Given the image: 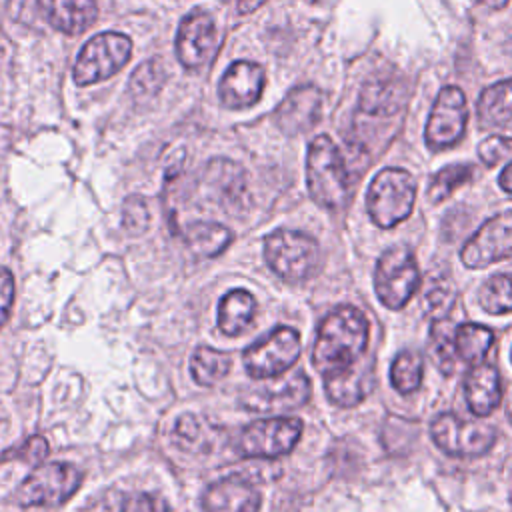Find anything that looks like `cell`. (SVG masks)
I'll return each mask as SVG.
<instances>
[{"label":"cell","instance_id":"obj_1","mask_svg":"<svg viewBox=\"0 0 512 512\" xmlns=\"http://www.w3.org/2000/svg\"><path fill=\"white\" fill-rule=\"evenodd\" d=\"M368 344V322L352 306H338L320 324L312 348L314 368L322 374H334L362 358Z\"/></svg>","mask_w":512,"mask_h":512},{"label":"cell","instance_id":"obj_2","mask_svg":"<svg viewBox=\"0 0 512 512\" xmlns=\"http://www.w3.org/2000/svg\"><path fill=\"white\" fill-rule=\"evenodd\" d=\"M306 184L312 200L322 208L336 210L348 200V166L326 134L316 136L308 146Z\"/></svg>","mask_w":512,"mask_h":512},{"label":"cell","instance_id":"obj_3","mask_svg":"<svg viewBox=\"0 0 512 512\" xmlns=\"http://www.w3.org/2000/svg\"><path fill=\"white\" fill-rule=\"evenodd\" d=\"M414 200L416 182L412 174L402 168H384L368 186L366 208L376 226L392 228L410 216Z\"/></svg>","mask_w":512,"mask_h":512},{"label":"cell","instance_id":"obj_4","mask_svg":"<svg viewBox=\"0 0 512 512\" xmlns=\"http://www.w3.org/2000/svg\"><path fill=\"white\" fill-rule=\"evenodd\" d=\"M264 258L272 272L288 282L310 278L320 262L318 242L296 230H274L264 238Z\"/></svg>","mask_w":512,"mask_h":512},{"label":"cell","instance_id":"obj_5","mask_svg":"<svg viewBox=\"0 0 512 512\" xmlns=\"http://www.w3.org/2000/svg\"><path fill=\"white\" fill-rule=\"evenodd\" d=\"M132 54V40L120 32L92 36L76 56L72 76L76 84H94L114 76Z\"/></svg>","mask_w":512,"mask_h":512},{"label":"cell","instance_id":"obj_6","mask_svg":"<svg viewBox=\"0 0 512 512\" xmlns=\"http://www.w3.org/2000/svg\"><path fill=\"white\" fill-rule=\"evenodd\" d=\"M310 398V380L304 372H292L286 376H272L262 378L256 384L242 390L238 402L244 410L260 412V414H274V412H288Z\"/></svg>","mask_w":512,"mask_h":512},{"label":"cell","instance_id":"obj_7","mask_svg":"<svg viewBox=\"0 0 512 512\" xmlns=\"http://www.w3.org/2000/svg\"><path fill=\"white\" fill-rule=\"evenodd\" d=\"M420 282L414 254L404 246L386 250L374 270V288L380 302L390 310H400L416 292Z\"/></svg>","mask_w":512,"mask_h":512},{"label":"cell","instance_id":"obj_8","mask_svg":"<svg viewBox=\"0 0 512 512\" xmlns=\"http://www.w3.org/2000/svg\"><path fill=\"white\" fill-rule=\"evenodd\" d=\"M82 484V472L68 462H50L34 468L18 486L22 506H54L70 500Z\"/></svg>","mask_w":512,"mask_h":512},{"label":"cell","instance_id":"obj_9","mask_svg":"<svg viewBox=\"0 0 512 512\" xmlns=\"http://www.w3.org/2000/svg\"><path fill=\"white\" fill-rule=\"evenodd\" d=\"M300 350V334L280 326L244 352V368L254 380L280 376L298 360Z\"/></svg>","mask_w":512,"mask_h":512},{"label":"cell","instance_id":"obj_10","mask_svg":"<svg viewBox=\"0 0 512 512\" xmlns=\"http://www.w3.org/2000/svg\"><path fill=\"white\" fill-rule=\"evenodd\" d=\"M430 434L436 446L450 456H480L488 452L496 440L492 426L460 418L452 412L436 416Z\"/></svg>","mask_w":512,"mask_h":512},{"label":"cell","instance_id":"obj_11","mask_svg":"<svg viewBox=\"0 0 512 512\" xmlns=\"http://www.w3.org/2000/svg\"><path fill=\"white\" fill-rule=\"evenodd\" d=\"M302 434V422L290 416H274L248 424L240 438L238 450L248 458H278L288 454Z\"/></svg>","mask_w":512,"mask_h":512},{"label":"cell","instance_id":"obj_12","mask_svg":"<svg viewBox=\"0 0 512 512\" xmlns=\"http://www.w3.org/2000/svg\"><path fill=\"white\" fill-rule=\"evenodd\" d=\"M468 120L466 98L460 88L446 86L436 96L432 112L426 122V144L434 150H442L452 146L464 134V126Z\"/></svg>","mask_w":512,"mask_h":512},{"label":"cell","instance_id":"obj_13","mask_svg":"<svg viewBox=\"0 0 512 512\" xmlns=\"http://www.w3.org/2000/svg\"><path fill=\"white\" fill-rule=\"evenodd\" d=\"M512 254V212H502L486 220L464 244L462 262L468 268H486Z\"/></svg>","mask_w":512,"mask_h":512},{"label":"cell","instance_id":"obj_14","mask_svg":"<svg viewBox=\"0 0 512 512\" xmlns=\"http://www.w3.org/2000/svg\"><path fill=\"white\" fill-rule=\"evenodd\" d=\"M216 24L204 10H194L178 26L176 56L188 70L208 64L216 52Z\"/></svg>","mask_w":512,"mask_h":512},{"label":"cell","instance_id":"obj_15","mask_svg":"<svg viewBox=\"0 0 512 512\" xmlns=\"http://www.w3.org/2000/svg\"><path fill=\"white\" fill-rule=\"evenodd\" d=\"M262 66L246 60H238L226 68L218 84V96L222 106L242 110L254 106L264 90Z\"/></svg>","mask_w":512,"mask_h":512},{"label":"cell","instance_id":"obj_16","mask_svg":"<svg viewBox=\"0 0 512 512\" xmlns=\"http://www.w3.org/2000/svg\"><path fill=\"white\" fill-rule=\"evenodd\" d=\"M260 502V490L242 474L220 478L202 494L204 512H258Z\"/></svg>","mask_w":512,"mask_h":512},{"label":"cell","instance_id":"obj_17","mask_svg":"<svg viewBox=\"0 0 512 512\" xmlns=\"http://www.w3.org/2000/svg\"><path fill=\"white\" fill-rule=\"evenodd\" d=\"M322 94L316 86L294 88L276 108V124L288 136L302 134L320 120Z\"/></svg>","mask_w":512,"mask_h":512},{"label":"cell","instance_id":"obj_18","mask_svg":"<svg viewBox=\"0 0 512 512\" xmlns=\"http://www.w3.org/2000/svg\"><path fill=\"white\" fill-rule=\"evenodd\" d=\"M324 388L332 404L352 408L360 404L374 388V370L370 360H356L348 368L324 376Z\"/></svg>","mask_w":512,"mask_h":512},{"label":"cell","instance_id":"obj_19","mask_svg":"<svg viewBox=\"0 0 512 512\" xmlns=\"http://www.w3.org/2000/svg\"><path fill=\"white\" fill-rule=\"evenodd\" d=\"M464 394L468 408L476 416H488L502 398L498 370L488 362L472 366L464 378Z\"/></svg>","mask_w":512,"mask_h":512},{"label":"cell","instance_id":"obj_20","mask_svg":"<svg viewBox=\"0 0 512 512\" xmlns=\"http://www.w3.org/2000/svg\"><path fill=\"white\" fill-rule=\"evenodd\" d=\"M44 18L60 32L80 34L98 14L96 0H38Z\"/></svg>","mask_w":512,"mask_h":512},{"label":"cell","instance_id":"obj_21","mask_svg":"<svg viewBox=\"0 0 512 512\" xmlns=\"http://www.w3.org/2000/svg\"><path fill=\"white\" fill-rule=\"evenodd\" d=\"M254 312H256V300L248 290H244V288L230 290L228 294L222 296V300L218 304L220 332L226 336L242 334L250 326Z\"/></svg>","mask_w":512,"mask_h":512},{"label":"cell","instance_id":"obj_22","mask_svg":"<svg viewBox=\"0 0 512 512\" xmlns=\"http://www.w3.org/2000/svg\"><path fill=\"white\" fill-rule=\"evenodd\" d=\"M404 92L400 80L378 78L364 84L360 92V110L372 116L396 114L402 106Z\"/></svg>","mask_w":512,"mask_h":512},{"label":"cell","instance_id":"obj_23","mask_svg":"<svg viewBox=\"0 0 512 512\" xmlns=\"http://www.w3.org/2000/svg\"><path fill=\"white\" fill-rule=\"evenodd\" d=\"M184 240L194 254L212 258L232 242V232L216 222H190L184 228Z\"/></svg>","mask_w":512,"mask_h":512},{"label":"cell","instance_id":"obj_24","mask_svg":"<svg viewBox=\"0 0 512 512\" xmlns=\"http://www.w3.org/2000/svg\"><path fill=\"white\" fill-rule=\"evenodd\" d=\"M230 366V354L210 346H198L190 356V374L200 386H214L230 372Z\"/></svg>","mask_w":512,"mask_h":512},{"label":"cell","instance_id":"obj_25","mask_svg":"<svg viewBox=\"0 0 512 512\" xmlns=\"http://www.w3.org/2000/svg\"><path fill=\"white\" fill-rule=\"evenodd\" d=\"M492 344H494V334L490 328L482 324L468 322L456 328V352L464 362L472 366L484 362Z\"/></svg>","mask_w":512,"mask_h":512},{"label":"cell","instance_id":"obj_26","mask_svg":"<svg viewBox=\"0 0 512 512\" xmlns=\"http://www.w3.org/2000/svg\"><path fill=\"white\" fill-rule=\"evenodd\" d=\"M430 356L436 368L450 376L456 366V328L446 318H436L430 328Z\"/></svg>","mask_w":512,"mask_h":512},{"label":"cell","instance_id":"obj_27","mask_svg":"<svg viewBox=\"0 0 512 512\" xmlns=\"http://www.w3.org/2000/svg\"><path fill=\"white\" fill-rule=\"evenodd\" d=\"M478 114L486 124L512 120V78L488 86L478 98Z\"/></svg>","mask_w":512,"mask_h":512},{"label":"cell","instance_id":"obj_28","mask_svg":"<svg viewBox=\"0 0 512 512\" xmlns=\"http://www.w3.org/2000/svg\"><path fill=\"white\" fill-rule=\"evenodd\" d=\"M206 184L226 198L236 200L244 192V174L240 166L228 160H212L206 168Z\"/></svg>","mask_w":512,"mask_h":512},{"label":"cell","instance_id":"obj_29","mask_svg":"<svg viewBox=\"0 0 512 512\" xmlns=\"http://www.w3.org/2000/svg\"><path fill=\"white\" fill-rule=\"evenodd\" d=\"M480 306L488 314L512 312V274H496L480 288Z\"/></svg>","mask_w":512,"mask_h":512},{"label":"cell","instance_id":"obj_30","mask_svg":"<svg viewBox=\"0 0 512 512\" xmlns=\"http://www.w3.org/2000/svg\"><path fill=\"white\" fill-rule=\"evenodd\" d=\"M454 300H456V288L450 282V278H440V276L428 278L422 292V304H424V310L434 320L444 318L446 312H450Z\"/></svg>","mask_w":512,"mask_h":512},{"label":"cell","instance_id":"obj_31","mask_svg":"<svg viewBox=\"0 0 512 512\" xmlns=\"http://www.w3.org/2000/svg\"><path fill=\"white\" fill-rule=\"evenodd\" d=\"M390 382L400 394L414 392L422 382V360L414 352H400L390 368Z\"/></svg>","mask_w":512,"mask_h":512},{"label":"cell","instance_id":"obj_32","mask_svg":"<svg viewBox=\"0 0 512 512\" xmlns=\"http://www.w3.org/2000/svg\"><path fill=\"white\" fill-rule=\"evenodd\" d=\"M472 172H474V168L470 164H450V166H444L442 170H438L428 188L430 202L438 204L444 198H448L458 186L466 184L472 178Z\"/></svg>","mask_w":512,"mask_h":512},{"label":"cell","instance_id":"obj_33","mask_svg":"<svg viewBox=\"0 0 512 512\" xmlns=\"http://www.w3.org/2000/svg\"><path fill=\"white\" fill-rule=\"evenodd\" d=\"M204 422L198 416L192 414H184L178 418L176 428H174V436L176 442L180 444V448L190 450V452H198L204 450Z\"/></svg>","mask_w":512,"mask_h":512},{"label":"cell","instance_id":"obj_34","mask_svg":"<svg viewBox=\"0 0 512 512\" xmlns=\"http://www.w3.org/2000/svg\"><path fill=\"white\" fill-rule=\"evenodd\" d=\"M162 80H164V74H162V68L160 64L154 60H148L144 62L134 74H132V80H130V88L132 92L136 94H154L160 86H162Z\"/></svg>","mask_w":512,"mask_h":512},{"label":"cell","instance_id":"obj_35","mask_svg":"<svg viewBox=\"0 0 512 512\" xmlns=\"http://www.w3.org/2000/svg\"><path fill=\"white\" fill-rule=\"evenodd\" d=\"M48 454V442L44 436H30L16 448L2 454L0 460H26V462H40Z\"/></svg>","mask_w":512,"mask_h":512},{"label":"cell","instance_id":"obj_36","mask_svg":"<svg viewBox=\"0 0 512 512\" xmlns=\"http://www.w3.org/2000/svg\"><path fill=\"white\" fill-rule=\"evenodd\" d=\"M512 152V138L506 136H488L478 146V156L486 166L498 164Z\"/></svg>","mask_w":512,"mask_h":512},{"label":"cell","instance_id":"obj_37","mask_svg":"<svg viewBox=\"0 0 512 512\" xmlns=\"http://www.w3.org/2000/svg\"><path fill=\"white\" fill-rule=\"evenodd\" d=\"M122 224L130 232H142L148 226V210L140 196H130L122 208Z\"/></svg>","mask_w":512,"mask_h":512},{"label":"cell","instance_id":"obj_38","mask_svg":"<svg viewBox=\"0 0 512 512\" xmlns=\"http://www.w3.org/2000/svg\"><path fill=\"white\" fill-rule=\"evenodd\" d=\"M120 512H168V508L162 498L148 492H136L124 496Z\"/></svg>","mask_w":512,"mask_h":512},{"label":"cell","instance_id":"obj_39","mask_svg":"<svg viewBox=\"0 0 512 512\" xmlns=\"http://www.w3.org/2000/svg\"><path fill=\"white\" fill-rule=\"evenodd\" d=\"M14 300V278L8 268L0 266V328L8 320Z\"/></svg>","mask_w":512,"mask_h":512},{"label":"cell","instance_id":"obj_40","mask_svg":"<svg viewBox=\"0 0 512 512\" xmlns=\"http://www.w3.org/2000/svg\"><path fill=\"white\" fill-rule=\"evenodd\" d=\"M498 182H500V188L512 196V162L506 164V168L500 172Z\"/></svg>","mask_w":512,"mask_h":512},{"label":"cell","instance_id":"obj_41","mask_svg":"<svg viewBox=\"0 0 512 512\" xmlns=\"http://www.w3.org/2000/svg\"><path fill=\"white\" fill-rule=\"evenodd\" d=\"M266 0H238V12L240 14H250L256 8H260Z\"/></svg>","mask_w":512,"mask_h":512},{"label":"cell","instance_id":"obj_42","mask_svg":"<svg viewBox=\"0 0 512 512\" xmlns=\"http://www.w3.org/2000/svg\"><path fill=\"white\" fill-rule=\"evenodd\" d=\"M482 4H486L488 8H494V10H498V8H504L506 4H508V0H480Z\"/></svg>","mask_w":512,"mask_h":512},{"label":"cell","instance_id":"obj_43","mask_svg":"<svg viewBox=\"0 0 512 512\" xmlns=\"http://www.w3.org/2000/svg\"><path fill=\"white\" fill-rule=\"evenodd\" d=\"M506 416H508V420L512 422V396H510V400H508V404H506Z\"/></svg>","mask_w":512,"mask_h":512},{"label":"cell","instance_id":"obj_44","mask_svg":"<svg viewBox=\"0 0 512 512\" xmlns=\"http://www.w3.org/2000/svg\"><path fill=\"white\" fill-rule=\"evenodd\" d=\"M510 356H512V354H510Z\"/></svg>","mask_w":512,"mask_h":512}]
</instances>
